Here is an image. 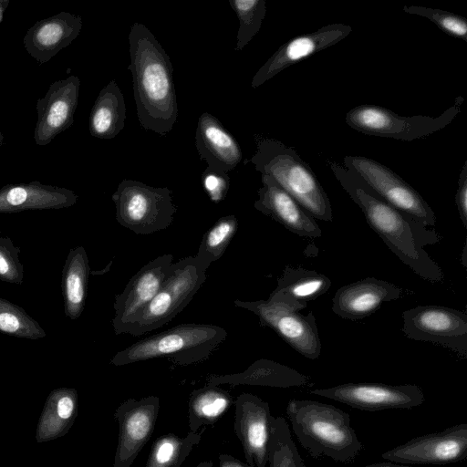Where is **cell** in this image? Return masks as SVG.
I'll list each match as a JSON object with an SVG mask.
<instances>
[{"label": "cell", "instance_id": "1", "mask_svg": "<svg viewBox=\"0 0 467 467\" xmlns=\"http://www.w3.org/2000/svg\"><path fill=\"white\" fill-rule=\"evenodd\" d=\"M328 165L342 188L363 212L369 227L390 251L424 280L442 282L441 268L424 249L439 243L441 235L384 202L353 171L336 161H329Z\"/></svg>", "mask_w": 467, "mask_h": 467}, {"label": "cell", "instance_id": "2", "mask_svg": "<svg viewBox=\"0 0 467 467\" xmlns=\"http://www.w3.org/2000/svg\"><path fill=\"white\" fill-rule=\"evenodd\" d=\"M133 95L140 126L164 136L178 118V103L170 57L151 31L135 22L128 36Z\"/></svg>", "mask_w": 467, "mask_h": 467}, {"label": "cell", "instance_id": "3", "mask_svg": "<svg viewBox=\"0 0 467 467\" xmlns=\"http://www.w3.org/2000/svg\"><path fill=\"white\" fill-rule=\"evenodd\" d=\"M285 412L301 446L315 459L327 456L349 463L363 448L351 426L350 415L333 405L292 399Z\"/></svg>", "mask_w": 467, "mask_h": 467}, {"label": "cell", "instance_id": "4", "mask_svg": "<svg viewBox=\"0 0 467 467\" xmlns=\"http://www.w3.org/2000/svg\"><path fill=\"white\" fill-rule=\"evenodd\" d=\"M262 175L270 176L314 219L332 222L329 198L311 167L294 148L271 138L256 139L248 161Z\"/></svg>", "mask_w": 467, "mask_h": 467}, {"label": "cell", "instance_id": "5", "mask_svg": "<svg viewBox=\"0 0 467 467\" xmlns=\"http://www.w3.org/2000/svg\"><path fill=\"white\" fill-rule=\"evenodd\" d=\"M224 328L213 324H181L139 340L117 352L113 366H124L156 358L188 366L206 360L225 340Z\"/></svg>", "mask_w": 467, "mask_h": 467}, {"label": "cell", "instance_id": "6", "mask_svg": "<svg viewBox=\"0 0 467 467\" xmlns=\"http://www.w3.org/2000/svg\"><path fill=\"white\" fill-rule=\"evenodd\" d=\"M211 265L197 255L172 263L159 292L128 328L134 337L151 332L172 320L189 305L207 278Z\"/></svg>", "mask_w": 467, "mask_h": 467}, {"label": "cell", "instance_id": "7", "mask_svg": "<svg viewBox=\"0 0 467 467\" xmlns=\"http://www.w3.org/2000/svg\"><path fill=\"white\" fill-rule=\"evenodd\" d=\"M116 220L137 234L147 235L167 229L177 212L172 191L124 179L112 194Z\"/></svg>", "mask_w": 467, "mask_h": 467}, {"label": "cell", "instance_id": "8", "mask_svg": "<svg viewBox=\"0 0 467 467\" xmlns=\"http://www.w3.org/2000/svg\"><path fill=\"white\" fill-rule=\"evenodd\" d=\"M464 102L458 96L453 104L440 116L404 117L389 109L369 104H362L349 109L346 114V123L358 132L382 138L411 141L430 136L447 127L461 112Z\"/></svg>", "mask_w": 467, "mask_h": 467}, {"label": "cell", "instance_id": "9", "mask_svg": "<svg viewBox=\"0 0 467 467\" xmlns=\"http://www.w3.org/2000/svg\"><path fill=\"white\" fill-rule=\"evenodd\" d=\"M343 166L356 172L384 202L424 225L435 226L437 218L423 197L400 176L379 161L347 155Z\"/></svg>", "mask_w": 467, "mask_h": 467}, {"label": "cell", "instance_id": "10", "mask_svg": "<svg viewBox=\"0 0 467 467\" xmlns=\"http://www.w3.org/2000/svg\"><path fill=\"white\" fill-rule=\"evenodd\" d=\"M402 332L412 340L431 342L467 358V315L442 306H418L402 313Z\"/></svg>", "mask_w": 467, "mask_h": 467}, {"label": "cell", "instance_id": "11", "mask_svg": "<svg viewBox=\"0 0 467 467\" xmlns=\"http://www.w3.org/2000/svg\"><path fill=\"white\" fill-rule=\"evenodd\" d=\"M234 306L253 312L262 326L273 329L296 352L309 359L321 354V339L312 311L306 316L284 303L273 300H234Z\"/></svg>", "mask_w": 467, "mask_h": 467}, {"label": "cell", "instance_id": "12", "mask_svg": "<svg viewBox=\"0 0 467 467\" xmlns=\"http://www.w3.org/2000/svg\"><path fill=\"white\" fill-rule=\"evenodd\" d=\"M310 393L367 411L410 410L420 406L425 400L422 389L414 384L344 383L315 389Z\"/></svg>", "mask_w": 467, "mask_h": 467}, {"label": "cell", "instance_id": "13", "mask_svg": "<svg viewBox=\"0 0 467 467\" xmlns=\"http://www.w3.org/2000/svg\"><path fill=\"white\" fill-rule=\"evenodd\" d=\"M467 457V423L414 437L381 454L391 462L410 465H445Z\"/></svg>", "mask_w": 467, "mask_h": 467}, {"label": "cell", "instance_id": "14", "mask_svg": "<svg viewBox=\"0 0 467 467\" xmlns=\"http://www.w3.org/2000/svg\"><path fill=\"white\" fill-rule=\"evenodd\" d=\"M159 410L157 396L128 399L116 409L113 416L119 425V436L113 467L131 466L153 433Z\"/></svg>", "mask_w": 467, "mask_h": 467}, {"label": "cell", "instance_id": "15", "mask_svg": "<svg viewBox=\"0 0 467 467\" xmlns=\"http://www.w3.org/2000/svg\"><path fill=\"white\" fill-rule=\"evenodd\" d=\"M173 263L171 254L160 255L142 266L116 296L113 304V331L126 334L128 328L159 292Z\"/></svg>", "mask_w": 467, "mask_h": 467}, {"label": "cell", "instance_id": "16", "mask_svg": "<svg viewBox=\"0 0 467 467\" xmlns=\"http://www.w3.org/2000/svg\"><path fill=\"white\" fill-rule=\"evenodd\" d=\"M234 432L250 467H266L273 415L269 404L252 393H242L234 401Z\"/></svg>", "mask_w": 467, "mask_h": 467}, {"label": "cell", "instance_id": "17", "mask_svg": "<svg viewBox=\"0 0 467 467\" xmlns=\"http://www.w3.org/2000/svg\"><path fill=\"white\" fill-rule=\"evenodd\" d=\"M352 27L342 23L324 26L316 31L291 38L283 44L257 70L251 87L259 88L284 69L346 38Z\"/></svg>", "mask_w": 467, "mask_h": 467}, {"label": "cell", "instance_id": "18", "mask_svg": "<svg viewBox=\"0 0 467 467\" xmlns=\"http://www.w3.org/2000/svg\"><path fill=\"white\" fill-rule=\"evenodd\" d=\"M79 88V78L71 75L53 82L46 95L37 100V120L34 130L36 145H47L73 124Z\"/></svg>", "mask_w": 467, "mask_h": 467}, {"label": "cell", "instance_id": "19", "mask_svg": "<svg viewBox=\"0 0 467 467\" xmlns=\"http://www.w3.org/2000/svg\"><path fill=\"white\" fill-rule=\"evenodd\" d=\"M403 289L375 277L339 287L332 298V311L348 320H359L374 314L383 303L403 296Z\"/></svg>", "mask_w": 467, "mask_h": 467}, {"label": "cell", "instance_id": "20", "mask_svg": "<svg viewBox=\"0 0 467 467\" xmlns=\"http://www.w3.org/2000/svg\"><path fill=\"white\" fill-rule=\"evenodd\" d=\"M254 208L288 231L304 238H318L322 231L315 219L270 176L262 175Z\"/></svg>", "mask_w": 467, "mask_h": 467}, {"label": "cell", "instance_id": "21", "mask_svg": "<svg viewBox=\"0 0 467 467\" xmlns=\"http://www.w3.org/2000/svg\"><path fill=\"white\" fill-rule=\"evenodd\" d=\"M82 28L80 16L61 12L35 23L23 43L27 53L37 62L46 63L69 46Z\"/></svg>", "mask_w": 467, "mask_h": 467}, {"label": "cell", "instance_id": "22", "mask_svg": "<svg viewBox=\"0 0 467 467\" xmlns=\"http://www.w3.org/2000/svg\"><path fill=\"white\" fill-rule=\"evenodd\" d=\"M195 146L207 168L228 173L241 162L239 143L213 115H200L195 132Z\"/></svg>", "mask_w": 467, "mask_h": 467}, {"label": "cell", "instance_id": "23", "mask_svg": "<svg viewBox=\"0 0 467 467\" xmlns=\"http://www.w3.org/2000/svg\"><path fill=\"white\" fill-rule=\"evenodd\" d=\"M78 198L69 189L39 182L8 184L0 189V213L67 208L74 205Z\"/></svg>", "mask_w": 467, "mask_h": 467}, {"label": "cell", "instance_id": "24", "mask_svg": "<svg viewBox=\"0 0 467 467\" xmlns=\"http://www.w3.org/2000/svg\"><path fill=\"white\" fill-rule=\"evenodd\" d=\"M207 385H252L273 388H299L313 385L310 377L274 360L261 358L254 361L244 371L227 374L211 375Z\"/></svg>", "mask_w": 467, "mask_h": 467}, {"label": "cell", "instance_id": "25", "mask_svg": "<svg viewBox=\"0 0 467 467\" xmlns=\"http://www.w3.org/2000/svg\"><path fill=\"white\" fill-rule=\"evenodd\" d=\"M330 286L331 280L323 274L287 265L277 279V285L268 299L284 303L300 311L306 308L309 302L328 291Z\"/></svg>", "mask_w": 467, "mask_h": 467}, {"label": "cell", "instance_id": "26", "mask_svg": "<svg viewBox=\"0 0 467 467\" xmlns=\"http://www.w3.org/2000/svg\"><path fill=\"white\" fill-rule=\"evenodd\" d=\"M78 414V392L72 388H58L47 398L38 420L36 440L46 442L66 435Z\"/></svg>", "mask_w": 467, "mask_h": 467}, {"label": "cell", "instance_id": "27", "mask_svg": "<svg viewBox=\"0 0 467 467\" xmlns=\"http://www.w3.org/2000/svg\"><path fill=\"white\" fill-rule=\"evenodd\" d=\"M126 105L115 80H110L99 93L89 115L90 134L98 139H113L124 128Z\"/></svg>", "mask_w": 467, "mask_h": 467}, {"label": "cell", "instance_id": "28", "mask_svg": "<svg viewBox=\"0 0 467 467\" xmlns=\"http://www.w3.org/2000/svg\"><path fill=\"white\" fill-rule=\"evenodd\" d=\"M90 267L83 246L70 249L62 269L61 288L65 315L71 320L84 310Z\"/></svg>", "mask_w": 467, "mask_h": 467}, {"label": "cell", "instance_id": "29", "mask_svg": "<svg viewBox=\"0 0 467 467\" xmlns=\"http://www.w3.org/2000/svg\"><path fill=\"white\" fill-rule=\"evenodd\" d=\"M234 403L231 393L219 386L206 385L193 390L188 401L190 431L215 424Z\"/></svg>", "mask_w": 467, "mask_h": 467}, {"label": "cell", "instance_id": "30", "mask_svg": "<svg viewBox=\"0 0 467 467\" xmlns=\"http://www.w3.org/2000/svg\"><path fill=\"white\" fill-rule=\"evenodd\" d=\"M205 430L202 427L201 431H189L183 438L173 433L161 436L152 444L146 467H180L199 444Z\"/></svg>", "mask_w": 467, "mask_h": 467}, {"label": "cell", "instance_id": "31", "mask_svg": "<svg viewBox=\"0 0 467 467\" xmlns=\"http://www.w3.org/2000/svg\"><path fill=\"white\" fill-rule=\"evenodd\" d=\"M284 417L272 418L266 467H304Z\"/></svg>", "mask_w": 467, "mask_h": 467}, {"label": "cell", "instance_id": "32", "mask_svg": "<svg viewBox=\"0 0 467 467\" xmlns=\"http://www.w3.org/2000/svg\"><path fill=\"white\" fill-rule=\"evenodd\" d=\"M0 332L26 339L46 337L45 330L22 307L0 297Z\"/></svg>", "mask_w": 467, "mask_h": 467}, {"label": "cell", "instance_id": "33", "mask_svg": "<svg viewBox=\"0 0 467 467\" xmlns=\"http://www.w3.org/2000/svg\"><path fill=\"white\" fill-rule=\"evenodd\" d=\"M238 228L237 218L231 214L220 218L203 235L195 255L210 265L219 260Z\"/></svg>", "mask_w": 467, "mask_h": 467}, {"label": "cell", "instance_id": "34", "mask_svg": "<svg viewBox=\"0 0 467 467\" xmlns=\"http://www.w3.org/2000/svg\"><path fill=\"white\" fill-rule=\"evenodd\" d=\"M240 26L237 32L235 51H241L259 32L266 14L265 0H229Z\"/></svg>", "mask_w": 467, "mask_h": 467}, {"label": "cell", "instance_id": "35", "mask_svg": "<svg viewBox=\"0 0 467 467\" xmlns=\"http://www.w3.org/2000/svg\"><path fill=\"white\" fill-rule=\"evenodd\" d=\"M402 11L410 15L423 16L446 34L467 42V20L459 15L419 5H404Z\"/></svg>", "mask_w": 467, "mask_h": 467}, {"label": "cell", "instance_id": "36", "mask_svg": "<svg viewBox=\"0 0 467 467\" xmlns=\"http://www.w3.org/2000/svg\"><path fill=\"white\" fill-rule=\"evenodd\" d=\"M20 248L11 238L0 234V280L21 285L24 279V265L20 261Z\"/></svg>", "mask_w": 467, "mask_h": 467}, {"label": "cell", "instance_id": "37", "mask_svg": "<svg viewBox=\"0 0 467 467\" xmlns=\"http://www.w3.org/2000/svg\"><path fill=\"white\" fill-rule=\"evenodd\" d=\"M202 186L210 200L219 202L224 200L230 187L228 173L216 171L208 168L202 174Z\"/></svg>", "mask_w": 467, "mask_h": 467}, {"label": "cell", "instance_id": "38", "mask_svg": "<svg viewBox=\"0 0 467 467\" xmlns=\"http://www.w3.org/2000/svg\"><path fill=\"white\" fill-rule=\"evenodd\" d=\"M455 203L460 219L467 228V161H464L458 180V188L455 194Z\"/></svg>", "mask_w": 467, "mask_h": 467}, {"label": "cell", "instance_id": "39", "mask_svg": "<svg viewBox=\"0 0 467 467\" xmlns=\"http://www.w3.org/2000/svg\"><path fill=\"white\" fill-rule=\"evenodd\" d=\"M218 460L219 467H250L246 462L227 453L220 454Z\"/></svg>", "mask_w": 467, "mask_h": 467}, {"label": "cell", "instance_id": "40", "mask_svg": "<svg viewBox=\"0 0 467 467\" xmlns=\"http://www.w3.org/2000/svg\"><path fill=\"white\" fill-rule=\"evenodd\" d=\"M363 467H414L410 464L397 463V462H379L372 463Z\"/></svg>", "mask_w": 467, "mask_h": 467}, {"label": "cell", "instance_id": "41", "mask_svg": "<svg viewBox=\"0 0 467 467\" xmlns=\"http://www.w3.org/2000/svg\"><path fill=\"white\" fill-rule=\"evenodd\" d=\"M8 3L9 2L7 0H0V24L2 22L4 13L7 8Z\"/></svg>", "mask_w": 467, "mask_h": 467}, {"label": "cell", "instance_id": "42", "mask_svg": "<svg viewBox=\"0 0 467 467\" xmlns=\"http://www.w3.org/2000/svg\"><path fill=\"white\" fill-rule=\"evenodd\" d=\"M213 461H204L197 464L195 467H213Z\"/></svg>", "mask_w": 467, "mask_h": 467}, {"label": "cell", "instance_id": "43", "mask_svg": "<svg viewBox=\"0 0 467 467\" xmlns=\"http://www.w3.org/2000/svg\"><path fill=\"white\" fill-rule=\"evenodd\" d=\"M465 245L463 246V250H462V265H464V267H466L467 264H466V244H464Z\"/></svg>", "mask_w": 467, "mask_h": 467}, {"label": "cell", "instance_id": "44", "mask_svg": "<svg viewBox=\"0 0 467 467\" xmlns=\"http://www.w3.org/2000/svg\"><path fill=\"white\" fill-rule=\"evenodd\" d=\"M2 141H3V136H2V134H1V132H0V147H1V145H2Z\"/></svg>", "mask_w": 467, "mask_h": 467}, {"label": "cell", "instance_id": "45", "mask_svg": "<svg viewBox=\"0 0 467 467\" xmlns=\"http://www.w3.org/2000/svg\"><path fill=\"white\" fill-rule=\"evenodd\" d=\"M304 467H306V465Z\"/></svg>", "mask_w": 467, "mask_h": 467}]
</instances>
